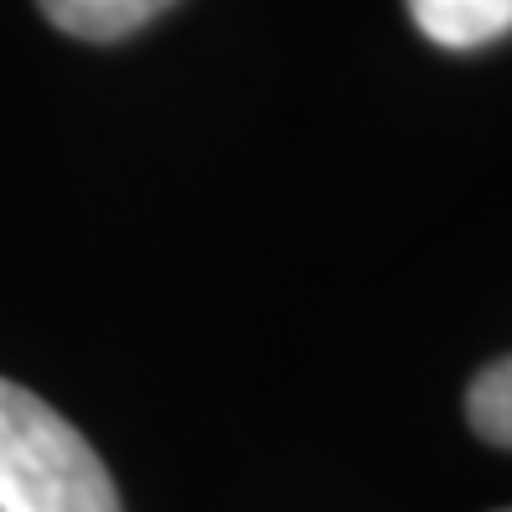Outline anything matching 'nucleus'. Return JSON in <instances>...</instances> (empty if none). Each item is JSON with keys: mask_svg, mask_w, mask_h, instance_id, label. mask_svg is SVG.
I'll list each match as a JSON object with an SVG mask.
<instances>
[{"mask_svg": "<svg viewBox=\"0 0 512 512\" xmlns=\"http://www.w3.org/2000/svg\"><path fill=\"white\" fill-rule=\"evenodd\" d=\"M466 419H471V430L487 445L512 450V357H497V363H487L471 378Z\"/></svg>", "mask_w": 512, "mask_h": 512, "instance_id": "20e7f679", "label": "nucleus"}, {"mask_svg": "<svg viewBox=\"0 0 512 512\" xmlns=\"http://www.w3.org/2000/svg\"><path fill=\"white\" fill-rule=\"evenodd\" d=\"M42 16L68 37H83V42H119L150 26L161 11H171L176 0H37Z\"/></svg>", "mask_w": 512, "mask_h": 512, "instance_id": "7ed1b4c3", "label": "nucleus"}, {"mask_svg": "<svg viewBox=\"0 0 512 512\" xmlns=\"http://www.w3.org/2000/svg\"><path fill=\"white\" fill-rule=\"evenodd\" d=\"M0 512H125L94 445L11 378H0Z\"/></svg>", "mask_w": 512, "mask_h": 512, "instance_id": "f257e3e1", "label": "nucleus"}, {"mask_svg": "<svg viewBox=\"0 0 512 512\" xmlns=\"http://www.w3.org/2000/svg\"><path fill=\"white\" fill-rule=\"evenodd\" d=\"M414 26L435 47L471 52L512 32V0H409Z\"/></svg>", "mask_w": 512, "mask_h": 512, "instance_id": "f03ea898", "label": "nucleus"}]
</instances>
